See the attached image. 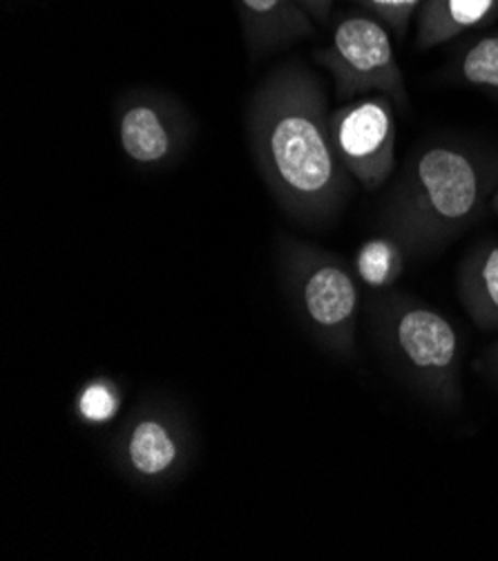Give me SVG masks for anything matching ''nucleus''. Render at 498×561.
Masks as SVG:
<instances>
[{"label": "nucleus", "mask_w": 498, "mask_h": 561, "mask_svg": "<svg viewBox=\"0 0 498 561\" xmlns=\"http://www.w3.org/2000/svg\"><path fill=\"white\" fill-rule=\"evenodd\" d=\"M322 81L300 64L273 70L251 96L246 133L257 171L280 208L306 227L334 221L351 195V175L328 133Z\"/></svg>", "instance_id": "f257e3e1"}, {"label": "nucleus", "mask_w": 498, "mask_h": 561, "mask_svg": "<svg viewBox=\"0 0 498 561\" xmlns=\"http://www.w3.org/2000/svg\"><path fill=\"white\" fill-rule=\"evenodd\" d=\"M491 184V163L480 152L450 141L427 144L386 197L382 227L407 255H429L478 219Z\"/></svg>", "instance_id": "f03ea898"}, {"label": "nucleus", "mask_w": 498, "mask_h": 561, "mask_svg": "<svg viewBox=\"0 0 498 561\" xmlns=\"http://www.w3.org/2000/svg\"><path fill=\"white\" fill-rule=\"evenodd\" d=\"M373 335L394 371L438 408L461 401V341L431 305L392 291L373 305Z\"/></svg>", "instance_id": "7ed1b4c3"}, {"label": "nucleus", "mask_w": 498, "mask_h": 561, "mask_svg": "<svg viewBox=\"0 0 498 561\" xmlns=\"http://www.w3.org/2000/svg\"><path fill=\"white\" fill-rule=\"evenodd\" d=\"M280 268L296 313L311 339L334 356L356 352L360 285L356 271L336 253L280 238Z\"/></svg>", "instance_id": "20e7f679"}, {"label": "nucleus", "mask_w": 498, "mask_h": 561, "mask_svg": "<svg viewBox=\"0 0 498 561\" xmlns=\"http://www.w3.org/2000/svg\"><path fill=\"white\" fill-rule=\"evenodd\" d=\"M313 59L334 77L338 99L354 101L384 94L396 107H409V92L396 59L392 32L371 14L343 16L328 45L320 47Z\"/></svg>", "instance_id": "39448f33"}, {"label": "nucleus", "mask_w": 498, "mask_h": 561, "mask_svg": "<svg viewBox=\"0 0 498 561\" xmlns=\"http://www.w3.org/2000/svg\"><path fill=\"white\" fill-rule=\"evenodd\" d=\"M396 103L384 94L354 99L328 112V133L345 171L364 191L390 182L396 168Z\"/></svg>", "instance_id": "423d86ee"}, {"label": "nucleus", "mask_w": 498, "mask_h": 561, "mask_svg": "<svg viewBox=\"0 0 498 561\" xmlns=\"http://www.w3.org/2000/svg\"><path fill=\"white\" fill-rule=\"evenodd\" d=\"M124 154L141 168L173 165L190 146L193 119L186 107L165 92L132 90L115 110Z\"/></svg>", "instance_id": "0eeeda50"}, {"label": "nucleus", "mask_w": 498, "mask_h": 561, "mask_svg": "<svg viewBox=\"0 0 498 561\" xmlns=\"http://www.w3.org/2000/svg\"><path fill=\"white\" fill-rule=\"evenodd\" d=\"M190 455L186 421L163 405L137 410L113 440L117 468L135 483L157 485L173 479Z\"/></svg>", "instance_id": "6e6552de"}, {"label": "nucleus", "mask_w": 498, "mask_h": 561, "mask_svg": "<svg viewBox=\"0 0 498 561\" xmlns=\"http://www.w3.org/2000/svg\"><path fill=\"white\" fill-rule=\"evenodd\" d=\"M235 5L253 59L315 34V21L300 0H235Z\"/></svg>", "instance_id": "1a4fd4ad"}, {"label": "nucleus", "mask_w": 498, "mask_h": 561, "mask_svg": "<svg viewBox=\"0 0 498 561\" xmlns=\"http://www.w3.org/2000/svg\"><path fill=\"white\" fill-rule=\"evenodd\" d=\"M498 16V0H425L416 14V49H433Z\"/></svg>", "instance_id": "9d476101"}, {"label": "nucleus", "mask_w": 498, "mask_h": 561, "mask_svg": "<svg viewBox=\"0 0 498 561\" xmlns=\"http://www.w3.org/2000/svg\"><path fill=\"white\" fill-rule=\"evenodd\" d=\"M459 298L478 329H498V242L472 249L461 262Z\"/></svg>", "instance_id": "9b49d317"}, {"label": "nucleus", "mask_w": 498, "mask_h": 561, "mask_svg": "<svg viewBox=\"0 0 498 561\" xmlns=\"http://www.w3.org/2000/svg\"><path fill=\"white\" fill-rule=\"evenodd\" d=\"M407 253L392 236H378L358 249L354 257V271L362 285L371 289H392L403 275Z\"/></svg>", "instance_id": "f8f14e48"}, {"label": "nucleus", "mask_w": 498, "mask_h": 561, "mask_svg": "<svg viewBox=\"0 0 498 561\" xmlns=\"http://www.w3.org/2000/svg\"><path fill=\"white\" fill-rule=\"evenodd\" d=\"M452 75L470 88L498 96V32L467 43L456 54Z\"/></svg>", "instance_id": "ddd939ff"}, {"label": "nucleus", "mask_w": 498, "mask_h": 561, "mask_svg": "<svg viewBox=\"0 0 498 561\" xmlns=\"http://www.w3.org/2000/svg\"><path fill=\"white\" fill-rule=\"evenodd\" d=\"M121 410L119 387L107 378L90 380L77 399V414L88 425H103L113 421Z\"/></svg>", "instance_id": "4468645a"}, {"label": "nucleus", "mask_w": 498, "mask_h": 561, "mask_svg": "<svg viewBox=\"0 0 498 561\" xmlns=\"http://www.w3.org/2000/svg\"><path fill=\"white\" fill-rule=\"evenodd\" d=\"M354 3L364 14H371L382 25L390 27V32L396 36H405L425 0H354Z\"/></svg>", "instance_id": "2eb2a0df"}, {"label": "nucleus", "mask_w": 498, "mask_h": 561, "mask_svg": "<svg viewBox=\"0 0 498 561\" xmlns=\"http://www.w3.org/2000/svg\"><path fill=\"white\" fill-rule=\"evenodd\" d=\"M300 3H302V8L306 10V14H309L315 23L324 25V23L328 21L331 12H334L336 0H300Z\"/></svg>", "instance_id": "dca6fc26"}, {"label": "nucleus", "mask_w": 498, "mask_h": 561, "mask_svg": "<svg viewBox=\"0 0 498 561\" xmlns=\"http://www.w3.org/2000/svg\"><path fill=\"white\" fill-rule=\"evenodd\" d=\"M476 369L498 385V341L483 354V358L476 363Z\"/></svg>", "instance_id": "f3484780"}, {"label": "nucleus", "mask_w": 498, "mask_h": 561, "mask_svg": "<svg viewBox=\"0 0 498 561\" xmlns=\"http://www.w3.org/2000/svg\"><path fill=\"white\" fill-rule=\"evenodd\" d=\"M491 206H494V210H496V215H498V188H496V193H494V197H491Z\"/></svg>", "instance_id": "a211bd4d"}]
</instances>
